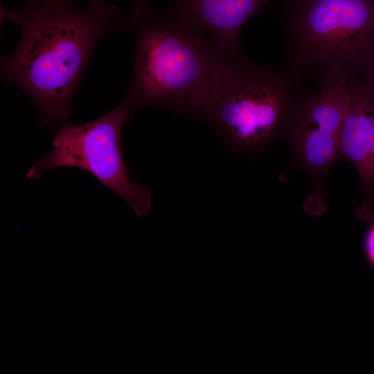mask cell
Returning a JSON list of instances; mask_svg holds the SVG:
<instances>
[{"label": "cell", "mask_w": 374, "mask_h": 374, "mask_svg": "<svg viewBox=\"0 0 374 374\" xmlns=\"http://www.w3.org/2000/svg\"><path fill=\"white\" fill-rule=\"evenodd\" d=\"M355 77L361 82L374 102V55Z\"/></svg>", "instance_id": "cell-9"}, {"label": "cell", "mask_w": 374, "mask_h": 374, "mask_svg": "<svg viewBox=\"0 0 374 374\" xmlns=\"http://www.w3.org/2000/svg\"><path fill=\"white\" fill-rule=\"evenodd\" d=\"M371 224L366 235L364 248L369 260L374 267V220Z\"/></svg>", "instance_id": "cell-10"}, {"label": "cell", "mask_w": 374, "mask_h": 374, "mask_svg": "<svg viewBox=\"0 0 374 374\" xmlns=\"http://www.w3.org/2000/svg\"><path fill=\"white\" fill-rule=\"evenodd\" d=\"M270 0H173L170 6L207 35L232 62L245 60L240 33Z\"/></svg>", "instance_id": "cell-8"}, {"label": "cell", "mask_w": 374, "mask_h": 374, "mask_svg": "<svg viewBox=\"0 0 374 374\" xmlns=\"http://www.w3.org/2000/svg\"><path fill=\"white\" fill-rule=\"evenodd\" d=\"M348 100L340 134V158L357 171L363 199L355 217L365 222L374 220V102L361 82L348 81Z\"/></svg>", "instance_id": "cell-7"}, {"label": "cell", "mask_w": 374, "mask_h": 374, "mask_svg": "<svg viewBox=\"0 0 374 374\" xmlns=\"http://www.w3.org/2000/svg\"><path fill=\"white\" fill-rule=\"evenodd\" d=\"M132 113L121 101L89 123L64 122L54 133L51 152L30 168L26 177L38 178L55 168H80L122 198L137 217H145L151 208L152 191L130 180L122 152V129L132 119Z\"/></svg>", "instance_id": "cell-5"}, {"label": "cell", "mask_w": 374, "mask_h": 374, "mask_svg": "<svg viewBox=\"0 0 374 374\" xmlns=\"http://www.w3.org/2000/svg\"><path fill=\"white\" fill-rule=\"evenodd\" d=\"M302 97L290 70L271 71L247 59L230 62L199 118L231 147L256 152L285 137Z\"/></svg>", "instance_id": "cell-3"}, {"label": "cell", "mask_w": 374, "mask_h": 374, "mask_svg": "<svg viewBox=\"0 0 374 374\" xmlns=\"http://www.w3.org/2000/svg\"><path fill=\"white\" fill-rule=\"evenodd\" d=\"M134 37L130 84L121 101L133 111L156 107L199 118L231 62L217 45L172 8L136 0L127 15Z\"/></svg>", "instance_id": "cell-2"}, {"label": "cell", "mask_w": 374, "mask_h": 374, "mask_svg": "<svg viewBox=\"0 0 374 374\" xmlns=\"http://www.w3.org/2000/svg\"><path fill=\"white\" fill-rule=\"evenodd\" d=\"M287 30L290 71L348 82L374 55V0H306Z\"/></svg>", "instance_id": "cell-4"}, {"label": "cell", "mask_w": 374, "mask_h": 374, "mask_svg": "<svg viewBox=\"0 0 374 374\" xmlns=\"http://www.w3.org/2000/svg\"><path fill=\"white\" fill-rule=\"evenodd\" d=\"M4 15L19 27L21 38L16 50L1 58V74L28 94L41 125L68 118L99 39L105 33H129L127 15L102 0L84 7L69 0H29Z\"/></svg>", "instance_id": "cell-1"}, {"label": "cell", "mask_w": 374, "mask_h": 374, "mask_svg": "<svg viewBox=\"0 0 374 374\" xmlns=\"http://www.w3.org/2000/svg\"><path fill=\"white\" fill-rule=\"evenodd\" d=\"M348 100V82L328 80L321 90L303 96L291 119L285 137L294 152L295 163L312 181L303 209L310 215L327 210L325 181L332 166L340 158V134Z\"/></svg>", "instance_id": "cell-6"}]
</instances>
